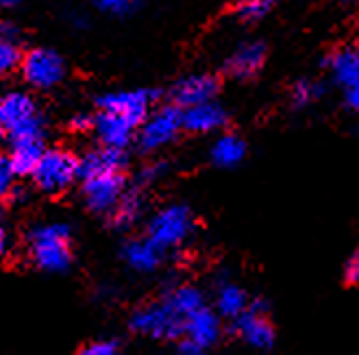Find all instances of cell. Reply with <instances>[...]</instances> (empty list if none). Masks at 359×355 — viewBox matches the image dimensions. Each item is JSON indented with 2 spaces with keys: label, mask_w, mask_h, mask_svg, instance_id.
Here are the masks:
<instances>
[{
  "label": "cell",
  "mask_w": 359,
  "mask_h": 355,
  "mask_svg": "<svg viewBox=\"0 0 359 355\" xmlns=\"http://www.w3.org/2000/svg\"><path fill=\"white\" fill-rule=\"evenodd\" d=\"M31 262L50 275H61L72 266V232L66 222H41L29 234Z\"/></svg>",
  "instance_id": "cell-1"
},
{
  "label": "cell",
  "mask_w": 359,
  "mask_h": 355,
  "mask_svg": "<svg viewBox=\"0 0 359 355\" xmlns=\"http://www.w3.org/2000/svg\"><path fill=\"white\" fill-rule=\"evenodd\" d=\"M129 327L137 336L153 338L159 342L183 338V319L163 297L159 301H151L135 307L129 319Z\"/></svg>",
  "instance_id": "cell-2"
},
{
  "label": "cell",
  "mask_w": 359,
  "mask_h": 355,
  "mask_svg": "<svg viewBox=\"0 0 359 355\" xmlns=\"http://www.w3.org/2000/svg\"><path fill=\"white\" fill-rule=\"evenodd\" d=\"M31 177L37 190H41L44 194H63L81 177V159L68 149H50L41 155Z\"/></svg>",
  "instance_id": "cell-3"
},
{
  "label": "cell",
  "mask_w": 359,
  "mask_h": 355,
  "mask_svg": "<svg viewBox=\"0 0 359 355\" xmlns=\"http://www.w3.org/2000/svg\"><path fill=\"white\" fill-rule=\"evenodd\" d=\"M194 232V216L189 207L183 203L165 205L146 225V236H149L161 250L179 248L187 242Z\"/></svg>",
  "instance_id": "cell-4"
},
{
  "label": "cell",
  "mask_w": 359,
  "mask_h": 355,
  "mask_svg": "<svg viewBox=\"0 0 359 355\" xmlns=\"http://www.w3.org/2000/svg\"><path fill=\"white\" fill-rule=\"evenodd\" d=\"M183 131V109L179 105L159 107L157 112L149 114L140 129H137V146L144 153H155L172 144L177 135Z\"/></svg>",
  "instance_id": "cell-5"
},
{
  "label": "cell",
  "mask_w": 359,
  "mask_h": 355,
  "mask_svg": "<svg viewBox=\"0 0 359 355\" xmlns=\"http://www.w3.org/2000/svg\"><path fill=\"white\" fill-rule=\"evenodd\" d=\"M25 81L35 90H53L66 79V61L53 48H33L20 64Z\"/></svg>",
  "instance_id": "cell-6"
},
{
  "label": "cell",
  "mask_w": 359,
  "mask_h": 355,
  "mask_svg": "<svg viewBox=\"0 0 359 355\" xmlns=\"http://www.w3.org/2000/svg\"><path fill=\"white\" fill-rule=\"evenodd\" d=\"M126 190L129 187H126L122 173H98L83 177V201L94 214L111 216Z\"/></svg>",
  "instance_id": "cell-7"
},
{
  "label": "cell",
  "mask_w": 359,
  "mask_h": 355,
  "mask_svg": "<svg viewBox=\"0 0 359 355\" xmlns=\"http://www.w3.org/2000/svg\"><path fill=\"white\" fill-rule=\"evenodd\" d=\"M233 323V333L255 351H270L277 340V333L268 319V305L262 299H252L250 307Z\"/></svg>",
  "instance_id": "cell-8"
},
{
  "label": "cell",
  "mask_w": 359,
  "mask_h": 355,
  "mask_svg": "<svg viewBox=\"0 0 359 355\" xmlns=\"http://www.w3.org/2000/svg\"><path fill=\"white\" fill-rule=\"evenodd\" d=\"M157 98V92L153 90H122V92H107L98 96L96 105L100 112L122 116L129 122H133L135 127L149 118L151 105Z\"/></svg>",
  "instance_id": "cell-9"
},
{
  "label": "cell",
  "mask_w": 359,
  "mask_h": 355,
  "mask_svg": "<svg viewBox=\"0 0 359 355\" xmlns=\"http://www.w3.org/2000/svg\"><path fill=\"white\" fill-rule=\"evenodd\" d=\"M222 338V316L214 307L205 305L183 321V340H189L198 347L214 349Z\"/></svg>",
  "instance_id": "cell-10"
},
{
  "label": "cell",
  "mask_w": 359,
  "mask_h": 355,
  "mask_svg": "<svg viewBox=\"0 0 359 355\" xmlns=\"http://www.w3.org/2000/svg\"><path fill=\"white\" fill-rule=\"evenodd\" d=\"M266 44L257 39H250V41H242V44L229 55L224 70L229 76H233L238 81H248L252 76H257L259 70L266 64Z\"/></svg>",
  "instance_id": "cell-11"
},
{
  "label": "cell",
  "mask_w": 359,
  "mask_h": 355,
  "mask_svg": "<svg viewBox=\"0 0 359 355\" xmlns=\"http://www.w3.org/2000/svg\"><path fill=\"white\" fill-rule=\"evenodd\" d=\"M220 83L214 74H189L172 88V102L181 109L209 102L218 96Z\"/></svg>",
  "instance_id": "cell-12"
},
{
  "label": "cell",
  "mask_w": 359,
  "mask_h": 355,
  "mask_svg": "<svg viewBox=\"0 0 359 355\" xmlns=\"http://www.w3.org/2000/svg\"><path fill=\"white\" fill-rule=\"evenodd\" d=\"M229 122V114L216 100L201 102V105L183 109V131L194 135H207L222 131Z\"/></svg>",
  "instance_id": "cell-13"
},
{
  "label": "cell",
  "mask_w": 359,
  "mask_h": 355,
  "mask_svg": "<svg viewBox=\"0 0 359 355\" xmlns=\"http://www.w3.org/2000/svg\"><path fill=\"white\" fill-rule=\"evenodd\" d=\"M137 129L133 122H129L122 116L100 112L94 118V133L100 142V146H111V149H124L137 138Z\"/></svg>",
  "instance_id": "cell-14"
},
{
  "label": "cell",
  "mask_w": 359,
  "mask_h": 355,
  "mask_svg": "<svg viewBox=\"0 0 359 355\" xmlns=\"http://www.w3.org/2000/svg\"><path fill=\"white\" fill-rule=\"evenodd\" d=\"M163 260V250L149 238H131L126 240L122 246V262L129 266L133 273L140 275H149L161 266Z\"/></svg>",
  "instance_id": "cell-15"
},
{
  "label": "cell",
  "mask_w": 359,
  "mask_h": 355,
  "mask_svg": "<svg viewBox=\"0 0 359 355\" xmlns=\"http://www.w3.org/2000/svg\"><path fill=\"white\" fill-rule=\"evenodd\" d=\"M37 116H39L37 102L33 100L31 94L9 92L5 96H0V127H3L7 133Z\"/></svg>",
  "instance_id": "cell-16"
},
{
  "label": "cell",
  "mask_w": 359,
  "mask_h": 355,
  "mask_svg": "<svg viewBox=\"0 0 359 355\" xmlns=\"http://www.w3.org/2000/svg\"><path fill=\"white\" fill-rule=\"evenodd\" d=\"M252 299L248 292L236 281H220L214 295V309L226 321H236L250 307Z\"/></svg>",
  "instance_id": "cell-17"
},
{
  "label": "cell",
  "mask_w": 359,
  "mask_h": 355,
  "mask_svg": "<svg viewBox=\"0 0 359 355\" xmlns=\"http://www.w3.org/2000/svg\"><path fill=\"white\" fill-rule=\"evenodd\" d=\"M325 66H327L335 86H340L342 90L348 88L351 83H355L359 79V48H355V46L335 48L325 59Z\"/></svg>",
  "instance_id": "cell-18"
},
{
  "label": "cell",
  "mask_w": 359,
  "mask_h": 355,
  "mask_svg": "<svg viewBox=\"0 0 359 355\" xmlns=\"http://www.w3.org/2000/svg\"><path fill=\"white\" fill-rule=\"evenodd\" d=\"M126 151L111 149V146H100L81 157V179L98 175V173H122L126 166Z\"/></svg>",
  "instance_id": "cell-19"
},
{
  "label": "cell",
  "mask_w": 359,
  "mask_h": 355,
  "mask_svg": "<svg viewBox=\"0 0 359 355\" xmlns=\"http://www.w3.org/2000/svg\"><path fill=\"white\" fill-rule=\"evenodd\" d=\"M211 161H214V166H218V168H238V166L244 161L246 157V142L233 133H222L216 138V142L211 144Z\"/></svg>",
  "instance_id": "cell-20"
},
{
  "label": "cell",
  "mask_w": 359,
  "mask_h": 355,
  "mask_svg": "<svg viewBox=\"0 0 359 355\" xmlns=\"http://www.w3.org/2000/svg\"><path fill=\"white\" fill-rule=\"evenodd\" d=\"M163 299L170 303V307L177 312L183 321L207 305L203 290L198 286H194V283H177V286H172L170 290L165 292Z\"/></svg>",
  "instance_id": "cell-21"
},
{
  "label": "cell",
  "mask_w": 359,
  "mask_h": 355,
  "mask_svg": "<svg viewBox=\"0 0 359 355\" xmlns=\"http://www.w3.org/2000/svg\"><path fill=\"white\" fill-rule=\"evenodd\" d=\"M46 153L44 142L41 140H20V142H11V166L18 177H27L33 175V170L37 168V163L41 159V155Z\"/></svg>",
  "instance_id": "cell-22"
},
{
  "label": "cell",
  "mask_w": 359,
  "mask_h": 355,
  "mask_svg": "<svg viewBox=\"0 0 359 355\" xmlns=\"http://www.w3.org/2000/svg\"><path fill=\"white\" fill-rule=\"evenodd\" d=\"M144 187L135 185V187H129V190L124 192L122 201L118 203V207L111 214V222L116 229H131L144 214Z\"/></svg>",
  "instance_id": "cell-23"
},
{
  "label": "cell",
  "mask_w": 359,
  "mask_h": 355,
  "mask_svg": "<svg viewBox=\"0 0 359 355\" xmlns=\"http://www.w3.org/2000/svg\"><path fill=\"white\" fill-rule=\"evenodd\" d=\"M325 94V86L313 79H301L292 86V102L294 107H309L313 102H318L320 96Z\"/></svg>",
  "instance_id": "cell-24"
},
{
  "label": "cell",
  "mask_w": 359,
  "mask_h": 355,
  "mask_svg": "<svg viewBox=\"0 0 359 355\" xmlns=\"http://www.w3.org/2000/svg\"><path fill=\"white\" fill-rule=\"evenodd\" d=\"M22 51H20L18 39H9L0 35V79L11 74L20 64H22Z\"/></svg>",
  "instance_id": "cell-25"
},
{
  "label": "cell",
  "mask_w": 359,
  "mask_h": 355,
  "mask_svg": "<svg viewBox=\"0 0 359 355\" xmlns=\"http://www.w3.org/2000/svg\"><path fill=\"white\" fill-rule=\"evenodd\" d=\"M274 3L277 0H240L236 13L242 22H259V20H264L270 13Z\"/></svg>",
  "instance_id": "cell-26"
},
{
  "label": "cell",
  "mask_w": 359,
  "mask_h": 355,
  "mask_svg": "<svg viewBox=\"0 0 359 355\" xmlns=\"http://www.w3.org/2000/svg\"><path fill=\"white\" fill-rule=\"evenodd\" d=\"M94 9L111 18H129L140 7V0H90Z\"/></svg>",
  "instance_id": "cell-27"
},
{
  "label": "cell",
  "mask_w": 359,
  "mask_h": 355,
  "mask_svg": "<svg viewBox=\"0 0 359 355\" xmlns=\"http://www.w3.org/2000/svg\"><path fill=\"white\" fill-rule=\"evenodd\" d=\"M15 170L11 166L9 155H0V201H5L13 194L15 187Z\"/></svg>",
  "instance_id": "cell-28"
},
{
  "label": "cell",
  "mask_w": 359,
  "mask_h": 355,
  "mask_svg": "<svg viewBox=\"0 0 359 355\" xmlns=\"http://www.w3.org/2000/svg\"><path fill=\"white\" fill-rule=\"evenodd\" d=\"M76 355H120V344L116 340H92L83 344Z\"/></svg>",
  "instance_id": "cell-29"
},
{
  "label": "cell",
  "mask_w": 359,
  "mask_h": 355,
  "mask_svg": "<svg viewBox=\"0 0 359 355\" xmlns=\"http://www.w3.org/2000/svg\"><path fill=\"white\" fill-rule=\"evenodd\" d=\"M165 173H168V163H163V161H151V163H146L144 168H142V173H140V177H137V185L140 187L153 185L159 179H163Z\"/></svg>",
  "instance_id": "cell-30"
},
{
  "label": "cell",
  "mask_w": 359,
  "mask_h": 355,
  "mask_svg": "<svg viewBox=\"0 0 359 355\" xmlns=\"http://www.w3.org/2000/svg\"><path fill=\"white\" fill-rule=\"evenodd\" d=\"M344 281H346L348 286L359 283V246L353 250L351 257H348V262H346V266H344Z\"/></svg>",
  "instance_id": "cell-31"
},
{
  "label": "cell",
  "mask_w": 359,
  "mask_h": 355,
  "mask_svg": "<svg viewBox=\"0 0 359 355\" xmlns=\"http://www.w3.org/2000/svg\"><path fill=\"white\" fill-rule=\"evenodd\" d=\"M344 102L351 112L359 114V79L355 83H351L348 88H344Z\"/></svg>",
  "instance_id": "cell-32"
},
{
  "label": "cell",
  "mask_w": 359,
  "mask_h": 355,
  "mask_svg": "<svg viewBox=\"0 0 359 355\" xmlns=\"http://www.w3.org/2000/svg\"><path fill=\"white\" fill-rule=\"evenodd\" d=\"M70 129L76 131V133L92 131V129H94V118L88 116V114H76V116H72V120H70Z\"/></svg>",
  "instance_id": "cell-33"
},
{
  "label": "cell",
  "mask_w": 359,
  "mask_h": 355,
  "mask_svg": "<svg viewBox=\"0 0 359 355\" xmlns=\"http://www.w3.org/2000/svg\"><path fill=\"white\" fill-rule=\"evenodd\" d=\"M177 355H211L209 349L205 347H198L194 342H189V340H183L177 349Z\"/></svg>",
  "instance_id": "cell-34"
},
{
  "label": "cell",
  "mask_w": 359,
  "mask_h": 355,
  "mask_svg": "<svg viewBox=\"0 0 359 355\" xmlns=\"http://www.w3.org/2000/svg\"><path fill=\"white\" fill-rule=\"evenodd\" d=\"M7 242H9V236H7V225H5V216H3V212H0V255H5Z\"/></svg>",
  "instance_id": "cell-35"
},
{
  "label": "cell",
  "mask_w": 359,
  "mask_h": 355,
  "mask_svg": "<svg viewBox=\"0 0 359 355\" xmlns=\"http://www.w3.org/2000/svg\"><path fill=\"white\" fill-rule=\"evenodd\" d=\"M0 35H3V37H9V39H18V37H20V31H18L15 25L3 22V25H0Z\"/></svg>",
  "instance_id": "cell-36"
},
{
  "label": "cell",
  "mask_w": 359,
  "mask_h": 355,
  "mask_svg": "<svg viewBox=\"0 0 359 355\" xmlns=\"http://www.w3.org/2000/svg\"><path fill=\"white\" fill-rule=\"evenodd\" d=\"M70 22H72V27H76V29H86V27H88V18L83 15L81 11H74V13H70Z\"/></svg>",
  "instance_id": "cell-37"
},
{
  "label": "cell",
  "mask_w": 359,
  "mask_h": 355,
  "mask_svg": "<svg viewBox=\"0 0 359 355\" xmlns=\"http://www.w3.org/2000/svg\"><path fill=\"white\" fill-rule=\"evenodd\" d=\"M20 0H0V7H15Z\"/></svg>",
  "instance_id": "cell-38"
},
{
  "label": "cell",
  "mask_w": 359,
  "mask_h": 355,
  "mask_svg": "<svg viewBox=\"0 0 359 355\" xmlns=\"http://www.w3.org/2000/svg\"><path fill=\"white\" fill-rule=\"evenodd\" d=\"M3 138H5V129L0 127V144H3Z\"/></svg>",
  "instance_id": "cell-39"
}]
</instances>
